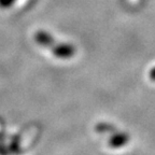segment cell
Segmentation results:
<instances>
[{
  "label": "cell",
  "mask_w": 155,
  "mask_h": 155,
  "mask_svg": "<svg viewBox=\"0 0 155 155\" xmlns=\"http://www.w3.org/2000/svg\"><path fill=\"white\" fill-rule=\"evenodd\" d=\"M116 139H112L111 140V145H113L114 148H117V147H120V145H123L124 143L127 141V139H126V137L125 136H122V135H120V136H116L115 137Z\"/></svg>",
  "instance_id": "cell-1"
}]
</instances>
